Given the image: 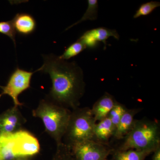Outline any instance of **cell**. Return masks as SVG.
I'll return each instance as SVG.
<instances>
[{
    "label": "cell",
    "mask_w": 160,
    "mask_h": 160,
    "mask_svg": "<svg viewBox=\"0 0 160 160\" xmlns=\"http://www.w3.org/2000/svg\"><path fill=\"white\" fill-rule=\"evenodd\" d=\"M43 59L42 66L35 71L47 73L51 78V88L46 98L67 109L78 107L86 86L81 67L54 54L43 56Z\"/></svg>",
    "instance_id": "6da1fadb"
},
{
    "label": "cell",
    "mask_w": 160,
    "mask_h": 160,
    "mask_svg": "<svg viewBox=\"0 0 160 160\" xmlns=\"http://www.w3.org/2000/svg\"><path fill=\"white\" fill-rule=\"evenodd\" d=\"M71 110L54 102L47 98L41 100L32 115L42 120L45 131L56 143H62L69 123Z\"/></svg>",
    "instance_id": "7a4b0ae2"
},
{
    "label": "cell",
    "mask_w": 160,
    "mask_h": 160,
    "mask_svg": "<svg viewBox=\"0 0 160 160\" xmlns=\"http://www.w3.org/2000/svg\"><path fill=\"white\" fill-rule=\"evenodd\" d=\"M160 146L159 123L154 120L143 119L135 120L132 129L116 149H136L151 153Z\"/></svg>",
    "instance_id": "3957f363"
},
{
    "label": "cell",
    "mask_w": 160,
    "mask_h": 160,
    "mask_svg": "<svg viewBox=\"0 0 160 160\" xmlns=\"http://www.w3.org/2000/svg\"><path fill=\"white\" fill-rule=\"evenodd\" d=\"M40 150L38 140L29 132L22 130L0 135V160L30 157Z\"/></svg>",
    "instance_id": "277c9868"
},
{
    "label": "cell",
    "mask_w": 160,
    "mask_h": 160,
    "mask_svg": "<svg viewBox=\"0 0 160 160\" xmlns=\"http://www.w3.org/2000/svg\"><path fill=\"white\" fill-rule=\"evenodd\" d=\"M96 123L89 107H78L72 109L62 142L70 146L85 140L93 139Z\"/></svg>",
    "instance_id": "5b68a950"
},
{
    "label": "cell",
    "mask_w": 160,
    "mask_h": 160,
    "mask_svg": "<svg viewBox=\"0 0 160 160\" xmlns=\"http://www.w3.org/2000/svg\"><path fill=\"white\" fill-rule=\"evenodd\" d=\"M75 160H106L114 149L93 139L85 140L69 146Z\"/></svg>",
    "instance_id": "8992f818"
},
{
    "label": "cell",
    "mask_w": 160,
    "mask_h": 160,
    "mask_svg": "<svg viewBox=\"0 0 160 160\" xmlns=\"http://www.w3.org/2000/svg\"><path fill=\"white\" fill-rule=\"evenodd\" d=\"M34 72L27 71L17 67L12 73L6 86L2 87V95H9L13 101L14 106H22L18 100V96L22 92L30 87L32 77Z\"/></svg>",
    "instance_id": "52a82bcc"
},
{
    "label": "cell",
    "mask_w": 160,
    "mask_h": 160,
    "mask_svg": "<svg viewBox=\"0 0 160 160\" xmlns=\"http://www.w3.org/2000/svg\"><path fill=\"white\" fill-rule=\"evenodd\" d=\"M18 108L13 106L0 114V135L13 133L22 129L26 120Z\"/></svg>",
    "instance_id": "ba28073f"
},
{
    "label": "cell",
    "mask_w": 160,
    "mask_h": 160,
    "mask_svg": "<svg viewBox=\"0 0 160 160\" xmlns=\"http://www.w3.org/2000/svg\"><path fill=\"white\" fill-rule=\"evenodd\" d=\"M111 37L116 39H119V35L115 29L98 27L86 32L78 39L85 44L87 48H94L99 42H102L106 48V41Z\"/></svg>",
    "instance_id": "9c48e42d"
},
{
    "label": "cell",
    "mask_w": 160,
    "mask_h": 160,
    "mask_svg": "<svg viewBox=\"0 0 160 160\" xmlns=\"http://www.w3.org/2000/svg\"><path fill=\"white\" fill-rule=\"evenodd\" d=\"M117 101L112 95L105 92L102 97L94 103L91 109L96 121L104 119L108 117Z\"/></svg>",
    "instance_id": "30bf717a"
},
{
    "label": "cell",
    "mask_w": 160,
    "mask_h": 160,
    "mask_svg": "<svg viewBox=\"0 0 160 160\" xmlns=\"http://www.w3.org/2000/svg\"><path fill=\"white\" fill-rule=\"evenodd\" d=\"M11 21L16 32L22 35H29L36 28L35 19L29 13H18Z\"/></svg>",
    "instance_id": "8fae6325"
},
{
    "label": "cell",
    "mask_w": 160,
    "mask_h": 160,
    "mask_svg": "<svg viewBox=\"0 0 160 160\" xmlns=\"http://www.w3.org/2000/svg\"><path fill=\"white\" fill-rule=\"evenodd\" d=\"M141 109H127L117 126L113 137L118 140L124 139L133 127L135 116Z\"/></svg>",
    "instance_id": "7c38bea8"
},
{
    "label": "cell",
    "mask_w": 160,
    "mask_h": 160,
    "mask_svg": "<svg viewBox=\"0 0 160 160\" xmlns=\"http://www.w3.org/2000/svg\"><path fill=\"white\" fill-rule=\"evenodd\" d=\"M115 128L108 117L96 123L93 131V140L107 144L109 139L113 137Z\"/></svg>",
    "instance_id": "4fadbf2b"
},
{
    "label": "cell",
    "mask_w": 160,
    "mask_h": 160,
    "mask_svg": "<svg viewBox=\"0 0 160 160\" xmlns=\"http://www.w3.org/2000/svg\"><path fill=\"white\" fill-rule=\"evenodd\" d=\"M151 153L136 149L121 150L114 149L112 152L111 160H145Z\"/></svg>",
    "instance_id": "5bb4252c"
},
{
    "label": "cell",
    "mask_w": 160,
    "mask_h": 160,
    "mask_svg": "<svg viewBox=\"0 0 160 160\" xmlns=\"http://www.w3.org/2000/svg\"><path fill=\"white\" fill-rule=\"evenodd\" d=\"M98 4L97 0H88V7L86 12L83 15L82 17L78 22L68 27L66 29V30L84 21H87V20L94 21L96 20L98 16Z\"/></svg>",
    "instance_id": "9a60e30c"
},
{
    "label": "cell",
    "mask_w": 160,
    "mask_h": 160,
    "mask_svg": "<svg viewBox=\"0 0 160 160\" xmlns=\"http://www.w3.org/2000/svg\"><path fill=\"white\" fill-rule=\"evenodd\" d=\"M86 48L85 44L78 39L77 41L72 43L67 48L63 54L59 56V57L61 59L67 61L76 56Z\"/></svg>",
    "instance_id": "2e32d148"
},
{
    "label": "cell",
    "mask_w": 160,
    "mask_h": 160,
    "mask_svg": "<svg viewBox=\"0 0 160 160\" xmlns=\"http://www.w3.org/2000/svg\"><path fill=\"white\" fill-rule=\"evenodd\" d=\"M127 109L126 106L117 102L113 108L109 112L108 117L111 120L115 128V130L121 118Z\"/></svg>",
    "instance_id": "e0dca14e"
},
{
    "label": "cell",
    "mask_w": 160,
    "mask_h": 160,
    "mask_svg": "<svg viewBox=\"0 0 160 160\" xmlns=\"http://www.w3.org/2000/svg\"><path fill=\"white\" fill-rule=\"evenodd\" d=\"M51 160H75L70 147L64 143L57 145L56 151Z\"/></svg>",
    "instance_id": "ac0fdd59"
},
{
    "label": "cell",
    "mask_w": 160,
    "mask_h": 160,
    "mask_svg": "<svg viewBox=\"0 0 160 160\" xmlns=\"http://www.w3.org/2000/svg\"><path fill=\"white\" fill-rule=\"evenodd\" d=\"M160 6L159 2H151L144 3L140 6L136 13L133 15L134 18H137L142 16L148 15L151 13L154 9Z\"/></svg>",
    "instance_id": "d6986e66"
},
{
    "label": "cell",
    "mask_w": 160,
    "mask_h": 160,
    "mask_svg": "<svg viewBox=\"0 0 160 160\" xmlns=\"http://www.w3.org/2000/svg\"><path fill=\"white\" fill-rule=\"evenodd\" d=\"M0 33L9 37L16 45V34L17 32L11 21L0 22Z\"/></svg>",
    "instance_id": "ffe728a7"
},
{
    "label": "cell",
    "mask_w": 160,
    "mask_h": 160,
    "mask_svg": "<svg viewBox=\"0 0 160 160\" xmlns=\"http://www.w3.org/2000/svg\"><path fill=\"white\" fill-rule=\"evenodd\" d=\"M152 160H160V146L153 152Z\"/></svg>",
    "instance_id": "44dd1931"
},
{
    "label": "cell",
    "mask_w": 160,
    "mask_h": 160,
    "mask_svg": "<svg viewBox=\"0 0 160 160\" xmlns=\"http://www.w3.org/2000/svg\"><path fill=\"white\" fill-rule=\"evenodd\" d=\"M12 160H34L30 157H21L17 158Z\"/></svg>",
    "instance_id": "7402d4cb"
},
{
    "label": "cell",
    "mask_w": 160,
    "mask_h": 160,
    "mask_svg": "<svg viewBox=\"0 0 160 160\" xmlns=\"http://www.w3.org/2000/svg\"><path fill=\"white\" fill-rule=\"evenodd\" d=\"M2 96H1V95L0 94V98H1V97Z\"/></svg>",
    "instance_id": "603a6c76"
}]
</instances>
